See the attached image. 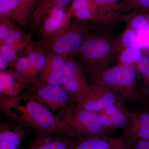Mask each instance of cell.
<instances>
[{"label":"cell","instance_id":"obj_1","mask_svg":"<svg viewBox=\"0 0 149 149\" xmlns=\"http://www.w3.org/2000/svg\"><path fill=\"white\" fill-rule=\"evenodd\" d=\"M0 106L5 114L23 126L40 133L66 135L61 120L30 95H1Z\"/></svg>","mask_w":149,"mask_h":149},{"label":"cell","instance_id":"obj_2","mask_svg":"<svg viewBox=\"0 0 149 149\" xmlns=\"http://www.w3.org/2000/svg\"><path fill=\"white\" fill-rule=\"evenodd\" d=\"M91 84L100 85L114 93L123 102L142 103L144 100L137 83L136 70L132 67L118 64L89 68Z\"/></svg>","mask_w":149,"mask_h":149},{"label":"cell","instance_id":"obj_3","mask_svg":"<svg viewBox=\"0 0 149 149\" xmlns=\"http://www.w3.org/2000/svg\"><path fill=\"white\" fill-rule=\"evenodd\" d=\"M91 34L85 27L71 23L58 34L34 42L46 52L61 55L77 53Z\"/></svg>","mask_w":149,"mask_h":149},{"label":"cell","instance_id":"obj_4","mask_svg":"<svg viewBox=\"0 0 149 149\" xmlns=\"http://www.w3.org/2000/svg\"><path fill=\"white\" fill-rule=\"evenodd\" d=\"M67 136L77 140L108 136L97 113L80 109L76 104L61 120Z\"/></svg>","mask_w":149,"mask_h":149},{"label":"cell","instance_id":"obj_5","mask_svg":"<svg viewBox=\"0 0 149 149\" xmlns=\"http://www.w3.org/2000/svg\"><path fill=\"white\" fill-rule=\"evenodd\" d=\"M28 95L47 108L61 120L75 105L74 98L61 85H49L39 82L30 86Z\"/></svg>","mask_w":149,"mask_h":149},{"label":"cell","instance_id":"obj_6","mask_svg":"<svg viewBox=\"0 0 149 149\" xmlns=\"http://www.w3.org/2000/svg\"><path fill=\"white\" fill-rule=\"evenodd\" d=\"M119 53L117 39L102 35L91 34L77 52L80 60L89 68L109 65Z\"/></svg>","mask_w":149,"mask_h":149},{"label":"cell","instance_id":"obj_7","mask_svg":"<svg viewBox=\"0 0 149 149\" xmlns=\"http://www.w3.org/2000/svg\"><path fill=\"white\" fill-rule=\"evenodd\" d=\"M118 101L120 100L113 92L103 86L93 84L74 97L77 107L95 112L102 110Z\"/></svg>","mask_w":149,"mask_h":149},{"label":"cell","instance_id":"obj_8","mask_svg":"<svg viewBox=\"0 0 149 149\" xmlns=\"http://www.w3.org/2000/svg\"><path fill=\"white\" fill-rule=\"evenodd\" d=\"M72 15L70 9L54 7L46 11L41 20L40 34L42 38L58 34L70 23Z\"/></svg>","mask_w":149,"mask_h":149},{"label":"cell","instance_id":"obj_9","mask_svg":"<svg viewBox=\"0 0 149 149\" xmlns=\"http://www.w3.org/2000/svg\"><path fill=\"white\" fill-rule=\"evenodd\" d=\"M61 85L74 98L90 85L82 65L72 57L68 56L65 62Z\"/></svg>","mask_w":149,"mask_h":149},{"label":"cell","instance_id":"obj_10","mask_svg":"<svg viewBox=\"0 0 149 149\" xmlns=\"http://www.w3.org/2000/svg\"><path fill=\"white\" fill-rule=\"evenodd\" d=\"M122 129L123 134L127 139H149V109L130 111Z\"/></svg>","mask_w":149,"mask_h":149},{"label":"cell","instance_id":"obj_11","mask_svg":"<svg viewBox=\"0 0 149 149\" xmlns=\"http://www.w3.org/2000/svg\"><path fill=\"white\" fill-rule=\"evenodd\" d=\"M104 130L108 134L111 130L123 128L128 120L130 111L124 102L118 101L97 112Z\"/></svg>","mask_w":149,"mask_h":149},{"label":"cell","instance_id":"obj_12","mask_svg":"<svg viewBox=\"0 0 149 149\" xmlns=\"http://www.w3.org/2000/svg\"><path fill=\"white\" fill-rule=\"evenodd\" d=\"M46 52L47 62L40 76V82L49 85H61L65 64L68 55Z\"/></svg>","mask_w":149,"mask_h":149},{"label":"cell","instance_id":"obj_13","mask_svg":"<svg viewBox=\"0 0 149 149\" xmlns=\"http://www.w3.org/2000/svg\"><path fill=\"white\" fill-rule=\"evenodd\" d=\"M76 140L66 135L40 133L27 149H73Z\"/></svg>","mask_w":149,"mask_h":149},{"label":"cell","instance_id":"obj_14","mask_svg":"<svg viewBox=\"0 0 149 149\" xmlns=\"http://www.w3.org/2000/svg\"><path fill=\"white\" fill-rule=\"evenodd\" d=\"M26 133L24 126L19 123H1L0 149H17L25 138Z\"/></svg>","mask_w":149,"mask_h":149},{"label":"cell","instance_id":"obj_15","mask_svg":"<svg viewBox=\"0 0 149 149\" xmlns=\"http://www.w3.org/2000/svg\"><path fill=\"white\" fill-rule=\"evenodd\" d=\"M32 15L19 0H0V19H10L15 23L24 26Z\"/></svg>","mask_w":149,"mask_h":149},{"label":"cell","instance_id":"obj_16","mask_svg":"<svg viewBox=\"0 0 149 149\" xmlns=\"http://www.w3.org/2000/svg\"><path fill=\"white\" fill-rule=\"evenodd\" d=\"M126 148L125 140L105 136L77 140L73 149H126Z\"/></svg>","mask_w":149,"mask_h":149},{"label":"cell","instance_id":"obj_17","mask_svg":"<svg viewBox=\"0 0 149 149\" xmlns=\"http://www.w3.org/2000/svg\"><path fill=\"white\" fill-rule=\"evenodd\" d=\"M11 70L29 88L40 82L41 72L32 64L27 55L22 56Z\"/></svg>","mask_w":149,"mask_h":149},{"label":"cell","instance_id":"obj_18","mask_svg":"<svg viewBox=\"0 0 149 149\" xmlns=\"http://www.w3.org/2000/svg\"><path fill=\"white\" fill-rule=\"evenodd\" d=\"M27 86L12 70L0 72V94L7 97L20 95Z\"/></svg>","mask_w":149,"mask_h":149},{"label":"cell","instance_id":"obj_19","mask_svg":"<svg viewBox=\"0 0 149 149\" xmlns=\"http://www.w3.org/2000/svg\"><path fill=\"white\" fill-rule=\"evenodd\" d=\"M124 0H94L97 9V21L111 23L120 17L118 8Z\"/></svg>","mask_w":149,"mask_h":149},{"label":"cell","instance_id":"obj_20","mask_svg":"<svg viewBox=\"0 0 149 149\" xmlns=\"http://www.w3.org/2000/svg\"><path fill=\"white\" fill-rule=\"evenodd\" d=\"M0 45H8L13 46L23 52L28 48L34 45L30 35L24 33L17 27L8 32L5 37L0 42Z\"/></svg>","mask_w":149,"mask_h":149},{"label":"cell","instance_id":"obj_21","mask_svg":"<svg viewBox=\"0 0 149 149\" xmlns=\"http://www.w3.org/2000/svg\"><path fill=\"white\" fill-rule=\"evenodd\" d=\"M72 0H41L33 12L29 19L30 26L33 28H38L41 25L43 15L49 9L54 7L65 8Z\"/></svg>","mask_w":149,"mask_h":149},{"label":"cell","instance_id":"obj_22","mask_svg":"<svg viewBox=\"0 0 149 149\" xmlns=\"http://www.w3.org/2000/svg\"><path fill=\"white\" fill-rule=\"evenodd\" d=\"M136 70L141 94L149 101V54L144 53L137 63Z\"/></svg>","mask_w":149,"mask_h":149},{"label":"cell","instance_id":"obj_23","mask_svg":"<svg viewBox=\"0 0 149 149\" xmlns=\"http://www.w3.org/2000/svg\"><path fill=\"white\" fill-rule=\"evenodd\" d=\"M118 52L128 48H138L142 50V48L136 31L126 26L125 29L117 39Z\"/></svg>","mask_w":149,"mask_h":149},{"label":"cell","instance_id":"obj_24","mask_svg":"<svg viewBox=\"0 0 149 149\" xmlns=\"http://www.w3.org/2000/svg\"><path fill=\"white\" fill-rule=\"evenodd\" d=\"M119 53L118 64L131 66L135 69L137 63L144 54L142 50L135 48L123 49Z\"/></svg>","mask_w":149,"mask_h":149},{"label":"cell","instance_id":"obj_25","mask_svg":"<svg viewBox=\"0 0 149 149\" xmlns=\"http://www.w3.org/2000/svg\"><path fill=\"white\" fill-rule=\"evenodd\" d=\"M18 50L13 46L0 45V55L5 60L11 69L13 68L22 56L18 54Z\"/></svg>","mask_w":149,"mask_h":149},{"label":"cell","instance_id":"obj_26","mask_svg":"<svg viewBox=\"0 0 149 149\" xmlns=\"http://www.w3.org/2000/svg\"><path fill=\"white\" fill-rule=\"evenodd\" d=\"M118 8L119 15L136 9L149 7V0H124Z\"/></svg>","mask_w":149,"mask_h":149},{"label":"cell","instance_id":"obj_27","mask_svg":"<svg viewBox=\"0 0 149 149\" xmlns=\"http://www.w3.org/2000/svg\"><path fill=\"white\" fill-rule=\"evenodd\" d=\"M0 42L12 29L16 27L15 23L9 18L0 19Z\"/></svg>","mask_w":149,"mask_h":149},{"label":"cell","instance_id":"obj_28","mask_svg":"<svg viewBox=\"0 0 149 149\" xmlns=\"http://www.w3.org/2000/svg\"><path fill=\"white\" fill-rule=\"evenodd\" d=\"M97 8L94 0H72L70 8L71 12L86 8Z\"/></svg>","mask_w":149,"mask_h":149},{"label":"cell","instance_id":"obj_29","mask_svg":"<svg viewBox=\"0 0 149 149\" xmlns=\"http://www.w3.org/2000/svg\"><path fill=\"white\" fill-rule=\"evenodd\" d=\"M126 149H149L148 140H125Z\"/></svg>","mask_w":149,"mask_h":149},{"label":"cell","instance_id":"obj_30","mask_svg":"<svg viewBox=\"0 0 149 149\" xmlns=\"http://www.w3.org/2000/svg\"><path fill=\"white\" fill-rule=\"evenodd\" d=\"M19 1L22 4L25 8L33 13L35 9L37 7L40 3L41 0H19Z\"/></svg>","mask_w":149,"mask_h":149},{"label":"cell","instance_id":"obj_31","mask_svg":"<svg viewBox=\"0 0 149 149\" xmlns=\"http://www.w3.org/2000/svg\"><path fill=\"white\" fill-rule=\"evenodd\" d=\"M8 65L7 63L3 57L2 56L0 55V72H4L6 71V67Z\"/></svg>","mask_w":149,"mask_h":149}]
</instances>
